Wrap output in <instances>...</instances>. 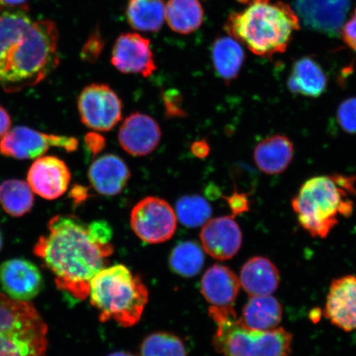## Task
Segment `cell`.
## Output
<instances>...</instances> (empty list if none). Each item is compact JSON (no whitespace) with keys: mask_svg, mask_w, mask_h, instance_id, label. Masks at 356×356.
Segmentation results:
<instances>
[{"mask_svg":"<svg viewBox=\"0 0 356 356\" xmlns=\"http://www.w3.org/2000/svg\"><path fill=\"white\" fill-rule=\"evenodd\" d=\"M88 175L97 193L113 197L121 193L126 188L131 173L127 164L119 156L105 154L92 163Z\"/></svg>","mask_w":356,"mask_h":356,"instance_id":"ac0fdd59","label":"cell"},{"mask_svg":"<svg viewBox=\"0 0 356 356\" xmlns=\"http://www.w3.org/2000/svg\"><path fill=\"white\" fill-rule=\"evenodd\" d=\"M323 313L341 330L356 331L355 275H345L332 280Z\"/></svg>","mask_w":356,"mask_h":356,"instance_id":"e0dca14e","label":"cell"},{"mask_svg":"<svg viewBox=\"0 0 356 356\" xmlns=\"http://www.w3.org/2000/svg\"><path fill=\"white\" fill-rule=\"evenodd\" d=\"M164 104L167 115L169 117H185V111L181 108V97L180 93L170 90L163 93Z\"/></svg>","mask_w":356,"mask_h":356,"instance_id":"d6a6232c","label":"cell"},{"mask_svg":"<svg viewBox=\"0 0 356 356\" xmlns=\"http://www.w3.org/2000/svg\"><path fill=\"white\" fill-rule=\"evenodd\" d=\"M88 297L102 323L113 320L120 326L131 327L140 321L149 291L139 275L118 264L106 266L92 278Z\"/></svg>","mask_w":356,"mask_h":356,"instance_id":"277c9868","label":"cell"},{"mask_svg":"<svg viewBox=\"0 0 356 356\" xmlns=\"http://www.w3.org/2000/svg\"><path fill=\"white\" fill-rule=\"evenodd\" d=\"M176 215L184 226L198 228L211 220L212 208L200 195H184L177 202Z\"/></svg>","mask_w":356,"mask_h":356,"instance_id":"f1b7e54d","label":"cell"},{"mask_svg":"<svg viewBox=\"0 0 356 356\" xmlns=\"http://www.w3.org/2000/svg\"><path fill=\"white\" fill-rule=\"evenodd\" d=\"M224 198L228 203L231 211L233 212V217L250 210V202H249L248 195L246 193H238L236 191L229 197Z\"/></svg>","mask_w":356,"mask_h":356,"instance_id":"836d02e7","label":"cell"},{"mask_svg":"<svg viewBox=\"0 0 356 356\" xmlns=\"http://www.w3.org/2000/svg\"><path fill=\"white\" fill-rule=\"evenodd\" d=\"M282 315V306L275 298L252 296L245 305L238 323L248 330L268 331L279 326Z\"/></svg>","mask_w":356,"mask_h":356,"instance_id":"7402d4cb","label":"cell"},{"mask_svg":"<svg viewBox=\"0 0 356 356\" xmlns=\"http://www.w3.org/2000/svg\"><path fill=\"white\" fill-rule=\"evenodd\" d=\"M337 121L343 131L356 134V97L341 102L337 110Z\"/></svg>","mask_w":356,"mask_h":356,"instance_id":"4dcf8cb0","label":"cell"},{"mask_svg":"<svg viewBox=\"0 0 356 356\" xmlns=\"http://www.w3.org/2000/svg\"><path fill=\"white\" fill-rule=\"evenodd\" d=\"M140 356H188L184 342L168 332L150 334L142 342Z\"/></svg>","mask_w":356,"mask_h":356,"instance_id":"f546056e","label":"cell"},{"mask_svg":"<svg viewBox=\"0 0 356 356\" xmlns=\"http://www.w3.org/2000/svg\"><path fill=\"white\" fill-rule=\"evenodd\" d=\"M165 19L175 33L195 32L204 20V11L198 0H168L165 6Z\"/></svg>","mask_w":356,"mask_h":356,"instance_id":"d4e9b609","label":"cell"},{"mask_svg":"<svg viewBox=\"0 0 356 356\" xmlns=\"http://www.w3.org/2000/svg\"><path fill=\"white\" fill-rule=\"evenodd\" d=\"M239 280L241 287L251 297L266 296L277 291L280 275L273 261L264 257H254L245 262Z\"/></svg>","mask_w":356,"mask_h":356,"instance_id":"ffe728a7","label":"cell"},{"mask_svg":"<svg viewBox=\"0 0 356 356\" xmlns=\"http://www.w3.org/2000/svg\"><path fill=\"white\" fill-rule=\"evenodd\" d=\"M2 8H3V6H2V4H1V3H0V10H2Z\"/></svg>","mask_w":356,"mask_h":356,"instance_id":"7bdbcfd3","label":"cell"},{"mask_svg":"<svg viewBox=\"0 0 356 356\" xmlns=\"http://www.w3.org/2000/svg\"><path fill=\"white\" fill-rule=\"evenodd\" d=\"M122 102L113 88L104 83L84 88L78 99L81 122L96 131H109L122 118Z\"/></svg>","mask_w":356,"mask_h":356,"instance_id":"30bf717a","label":"cell"},{"mask_svg":"<svg viewBox=\"0 0 356 356\" xmlns=\"http://www.w3.org/2000/svg\"><path fill=\"white\" fill-rule=\"evenodd\" d=\"M295 7L307 28L329 37H339L350 0H296Z\"/></svg>","mask_w":356,"mask_h":356,"instance_id":"8fae6325","label":"cell"},{"mask_svg":"<svg viewBox=\"0 0 356 356\" xmlns=\"http://www.w3.org/2000/svg\"><path fill=\"white\" fill-rule=\"evenodd\" d=\"M241 288L240 280L229 267L213 265L204 274L200 289L204 299L213 307H233Z\"/></svg>","mask_w":356,"mask_h":356,"instance_id":"d6986e66","label":"cell"},{"mask_svg":"<svg viewBox=\"0 0 356 356\" xmlns=\"http://www.w3.org/2000/svg\"><path fill=\"white\" fill-rule=\"evenodd\" d=\"M111 61L121 73L140 74L145 78L157 70L149 40L136 33L120 35L111 52Z\"/></svg>","mask_w":356,"mask_h":356,"instance_id":"7c38bea8","label":"cell"},{"mask_svg":"<svg viewBox=\"0 0 356 356\" xmlns=\"http://www.w3.org/2000/svg\"><path fill=\"white\" fill-rule=\"evenodd\" d=\"M48 327L30 302L0 293V356H47Z\"/></svg>","mask_w":356,"mask_h":356,"instance_id":"8992f818","label":"cell"},{"mask_svg":"<svg viewBox=\"0 0 356 356\" xmlns=\"http://www.w3.org/2000/svg\"><path fill=\"white\" fill-rule=\"evenodd\" d=\"M70 195L74 204H80L86 202L89 197V188L83 185L75 184L71 188Z\"/></svg>","mask_w":356,"mask_h":356,"instance_id":"8d00e7d4","label":"cell"},{"mask_svg":"<svg viewBox=\"0 0 356 356\" xmlns=\"http://www.w3.org/2000/svg\"><path fill=\"white\" fill-rule=\"evenodd\" d=\"M191 153L198 159L207 158L211 152V147L207 140H202L194 142L191 147Z\"/></svg>","mask_w":356,"mask_h":356,"instance_id":"74e56055","label":"cell"},{"mask_svg":"<svg viewBox=\"0 0 356 356\" xmlns=\"http://www.w3.org/2000/svg\"><path fill=\"white\" fill-rule=\"evenodd\" d=\"M47 228L34 254L54 275L60 291L77 301L87 299L91 280L113 254V229L105 220L86 224L74 215L56 216Z\"/></svg>","mask_w":356,"mask_h":356,"instance_id":"6da1fadb","label":"cell"},{"mask_svg":"<svg viewBox=\"0 0 356 356\" xmlns=\"http://www.w3.org/2000/svg\"><path fill=\"white\" fill-rule=\"evenodd\" d=\"M59 33L24 7L0 10V87L8 93L37 86L60 65Z\"/></svg>","mask_w":356,"mask_h":356,"instance_id":"7a4b0ae2","label":"cell"},{"mask_svg":"<svg viewBox=\"0 0 356 356\" xmlns=\"http://www.w3.org/2000/svg\"><path fill=\"white\" fill-rule=\"evenodd\" d=\"M86 148L89 153L96 156L106 148V141L104 136L97 132H89L84 137Z\"/></svg>","mask_w":356,"mask_h":356,"instance_id":"e575fe53","label":"cell"},{"mask_svg":"<svg viewBox=\"0 0 356 356\" xmlns=\"http://www.w3.org/2000/svg\"><path fill=\"white\" fill-rule=\"evenodd\" d=\"M200 238L209 256L218 261H226L240 250L243 235L233 216H222L206 222L200 231Z\"/></svg>","mask_w":356,"mask_h":356,"instance_id":"9a60e30c","label":"cell"},{"mask_svg":"<svg viewBox=\"0 0 356 356\" xmlns=\"http://www.w3.org/2000/svg\"><path fill=\"white\" fill-rule=\"evenodd\" d=\"M34 200L28 181L8 179L0 184V206L13 217L19 218L32 211Z\"/></svg>","mask_w":356,"mask_h":356,"instance_id":"4316f807","label":"cell"},{"mask_svg":"<svg viewBox=\"0 0 356 356\" xmlns=\"http://www.w3.org/2000/svg\"><path fill=\"white\" fill-rule=\"evenodd\" d=\"M104 47V39L99 33H93L87 40L81 51V58L89 63H95Z\"/></svg>","mask_w":356,"mask_h":356,"instance_id":"1f68e13d","label":"cell"},{"mask_svg":"<svg viewBox=\"0 0 356 356\" xmlns=\"http://www.w3.org/2000/svg\"><path fill=\"white\" fill-rule=\"evenodd\" d=\"M295 148L292 141L283 135H274L259 142L254 149V161L266 175H280L292 162Z\"/></svg>","mask_w":356,"mask_h":356,"instance_id":"44dd1931","label":"cell"},{"mask_svg":"<svg viewBox=\"0 0 356 356\" xmlns=\"http://www.w3.org/2000/svg\"><path fill=\"white\" fill-rule=\"evenodd\" d=\"M204 255L200 245L193 241L182 242L173 248L169 265L173 273L182 277L193 278L202 270Z\"/></svg>","mask_w":356,"mask_h":356,"instance_id":"83f0119b","label":"cell"},{"mask_svg":"<svg viewBox=\"0 0 356 356\" xmlns=\"http://www.w3.org/2000/svg\"><path fill=\"white\" fill-rule=\"evenodd\" d=\"M213 345L225 356H289L293 335L282 327L248 330L230 318L217 323Z\"/></svg>","mask_w":356,"mask_h":356,"instance_id":"52a82bcc","label":"cell"},{"mask_svg":"<svg viewBox=\"0 0 356 356\" xmlns=\"http://www.w3.org/2000/svg\"><path fill=\"white\" fill-rule=\"evenodd\" d=\"M177 215L165 200L148 197L140 200L131 213V228L146 243L168 241L177 229Z\"/></svg>","mask_w":356,"mask_h":356,"instance_id":"ba28073f","label":"cell"},{"mask_svg":"<svg viewBox=\"0 0 356 356\" xmlns=\"http://www.w3.org/2000/svg\"><path fill=\"white\" fill-rule=\"evenodd\" d=\"M162 131L159 124L148 115L132 113L120 127L118 140L129 154L145 156L153 152L161 140Z\"/></svg>","mask_w":356,"mask_h":356,"instance_id":"2e32d148","label":"cell"},{"mask_svg":"<svg viewBox=\"0 0 356 356\" xmlns=\"http://www.w3.org/2000/svg\"><path fill=\"white\" fill-rule=\"evenodd\" d=\"M108 356H136L135 354L129 353V351H115Z\"/></svg>","mask_w":356,"mask_h":356,"instance_id":"60d3db41","label":"cell"},{"mask_svg":"<svg viewBox=\"0 0 356 356\" xmlns=\"http://www.w3.org/2000/svg\"><path fill=\"white\" fill-rule=\"evenodd\" d=\"M11 117L7 110L0 106V140L11 129Z\"/></svg>","mask_w":356,"mask_h":356,"instance_id":"f35d334b","label":"cell"},{"mask_svg":"<svg viewBox=\"0 0 356 356\" xmlns=\"http://www.w3.org/2000/svg\"><path fill=\"white\" fill-rule=\"evenodd\" d=\"M127 17L134 29L158 32L165 20L164 0H129Z\"/></svg>","mask_w":356,"mask_h":356,"instance_id":"484cf974","label":"cell"},{"mask_svg":"<svg viewBox=\"0 0 356 356\" xmlns=\"http://www.w3.org/2000/svg\"><path fill=\"white\" fill-rule=\"evenodd\" d=\"M288 86L297 95L318 97L326 91L327 79L317 62L310 57H304L293 65Z\"/></svg>","mask_w":356,"mask_h":356,"instance_id":"603a6c76","label":"cell"},{"mask_svg":"<svg viewBox=\"0 0 356 356\" xmlns=\"http://www.w3.org/2000/svg\"><path fill=\"white\" fill-rule=\"evenodd\" d=\"M244 51L234 38H220L213 42L211 58L213 69L226 83L237 79L244 62Z\"/></svg>","mask_w":356,"mask_h":356,"instance_id":"cb8c5ba5","label":"cell"},{"mask_svg":"<svg viewBox=\"0 0 356 356\" xmlns=\"http://www.w3.org/2000/svg\"><path fill=\"white\" fill-rule=\"evenodd\" d=\"M26 1L28 0H0V3L2 4L3 7L19 8L24 7V4Z\"/></svg>","mask_w":356,"mask_h":356,"instance_id":"ab89813d","label":"cell"},{"mask_svg":"<svg viewBox=\"0 0 356 356\" xmlns=\"http://www.w3.org/2000/svg\"><path fill=\"white\" fill-rule=\"evenodd\" d=\"M2 245H3V238H2L1 233H0V250H1Z\"/></svg>","mask_w":356,"mask_h":356,"instance_id":"b9f144b4","label":"cell"},{"mask_svg":"<svg viewBox=\"0 0 356 356\" xmlns=\"http://www.w3.org/2000/svg\"><path fill=\"white\" fill-rule=\"evenodd\" d=\"M0 284L12 299L29 302L42 291L43 277L33 262L16 258L0 266Z\"/></svg>","mask_w":356,"mask_h":356,"instance_id":"5bb4252c","label":"cell"},{"mask_svg":"<svg viewBox=\"0 0 356 356\" xmlns=\"http://www.w3.org/2000/svg\"><path fill=\"white\" fill-rule=\"evenodd\" d=\"M344 42L356 52V10L349 22L342 28Z\"/></svg>","mask_w":356,"mask_h":356,"instance_id":"d590c367","label":"cell"},{"mask_svg":"<svg viewBox=\"0 0 356 356\" xmlns=\"http://www.w3.org/2000/svg\"><path fill=\"white\" fill-rule=\"evenodd\" d=\"M299 17L287 4L271 0H252L250 6L233 13L226 30L257 56L270 57L286 50Z\"/></svg>","mask_w":356,"mask_h":356,"instance_id":"3957f363","label":"cell"},{"mask_svg":"<svg viewBox=\"0 0 356 356\" xmlns=\"http://www.w3.org/2000/svg\"><path fill=\"white\" fill-rule=\"evenodd\" d=\"M353 195L338 184L335 177L310 178L292 200V207L300 225L312 237L326 238L338 222L339 216L349 218L354 203Z\"/></svg>","mask_w":356,"mask_h":356,"instance_id":"5b68a950","label":"cell"},{"mask_svg":"<svg viewBox=\"0 0 356 356\" xmlns=\"http://www.w3.org/2000/svg\"><path fill=\"white\" fill-rule=\"evenodd\" d=\"M78 146L76 138L51 135L19 126L10 129L0 140V154L19 160L37 159L51 148L71 153L76 151Z\"/></svg>","mask_w":356,"mask_h":356,"instance_id":"9c48e42d","label":"cell"},{"mask_svg":"<svg viewBox=\"0 0 356 356\" xmlns=\"http://www.w3.org/2000/svg\"><path fill=\"white\" fill-rule=\"evenodd\" d=\"M71 172L63 160L44 155L35 160L28 172V184L33 193L43 199L60 198L69 189Z\"/></svg>","mask_w":356,"mask_h":356,"instance_id":"4fadbf2b","label":"cell"}]
</instances>
